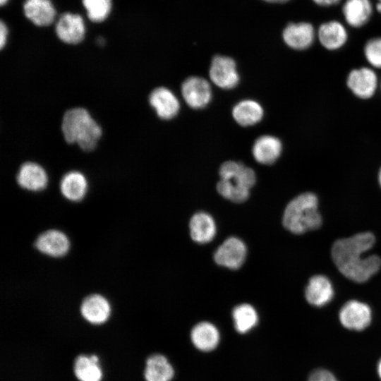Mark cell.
<instances>
[{
    "mask_svg": "<svg viewBox=\"0 0 381 381\" xmlns=\"http://www.w3.org/2000/svg\"><path fill=\"white\" fill-rule=\"evenodd\" d=\"M346 85L355 96L366 99L375 94L380 83L373 68L361 67L349 72L346 78Z\"/></svg>",
    "mask_w": 381,
    "mask_h": 381,
    "instance_id": "8992f818",
    "label": "cell"
},
{
    "mask_svg": "<svg viewBox=\"0 0 381 381\" xmlns=\"http://www.w3.org/2000/svg\"><path fill=\"white\" fill-rule=\"evenodd\" d=\"M16 179L20 187L32 191L44 189L47 183L45 170L40 164L32 162L20 166Z\"/></svg>",
    "mask_w": 381,
    "mask_h": 381,
    "instance_id": "e0dca14e",
    "label": "cell"
},
{
    "mask_svg": "<svg viewBox=\"0 0 381 381\" xmlns=\"http://www.w3.org/2000/svg\"><path fill=\"white\" fill-rule=\"evenodd\" d=\"M182 96L187 104L193 109H202L211 100L212 90L209 83L204 78L190 76L181 85Z\"/></svg>",
    "mask_w": 381,
    "mask_h": 381,
    "instance_id": "ba28073f",
    "label": "cell"
},
{
    "mask_svg": "<svg viewBox=\"0 0 381 381\" xmlns=\"http://www.w3.org/2000/svg\"><path fill=\"white\" fill-rule=\"evenodd\" d=\"M174 373L173 367L164 356L155 353L147 358L144 370L146 381H170Z\"/></svg>",
    "mask_w": 381,
    "mask_h": 381,
    "instance_id": "603a6c76",
    "label": "cell"
},
{
    "mask_svg": "<svg viewBox=\"0 0 381 381\" xmlns=\"http://www.w3.org/2000/svg\"><path fill=\"white\" fill-rule=\"evenodd\" d=\"M317 32L308 22L290 23L283 30L285 44L296 50H305L313 44Z\"/></svg>",
    "mask_w": 381,
    "mask_h": 381,
    "instance_id": "30bf717a",
    "label": "cell"
},
{
    "mask_svg": "<svg viewBox=\"0 0 381 381\" xmlns=\"http://www.w3.org/2000/svg\"><path fill=\"white\" fill-rule=\"evenodd\" d=\"M209 75L211 80L223 89L235 87L239 81L235 61L226 56H215L211 62Z\"/></svg>",
    "mask_w": 381,
    "mask_h": 381,
    "instance_id": "52a82bcc",
    "label": "cell"
},
{
    "mask_svg": "<svg viewBox=\"0 0 381 381\" xmlns=\"http://www.w3.org/2000/svg\"><path fill=\"white\" fill-rule=\"evenodd\" d=\"M232 316L236 331L241 334L250 330L258 320L256 310L252 306L247 303L235 307Z\"/></svg>",
    "mask_w": 381,
    "mask_h": 381,
    "instance_id": "4316f807",
    "label": "cell"
},
{
    "mask_svg": "<svg viewBox=\"0 0 381 381\" xmlns=\"http://www.w3.org/2000/svg\"><path fill=\"white\" fill-rule=\"evenodd\" d=\"M368 63L375 68H381V37H373L366 42L363 49Z\"/></svg>",
    "mask_w": 381,
    "mask_h": 381,
    "instance_id": "f1b7e54d",
    "label": "cell"
},
{
    "mask_svg": "<svg viewBox=\"0 0 381 381\" xmlns=\"http://www.w3.org/2000/svg\"><path fill=\"white\" fill-rule=\"evenodd\" d=\"M85 28L82 17L78 14L65 13L56 25L57 37L64 42L76 44L83 41Z\"/></svg>",
    "mask_w": 381,
    "mask_h": 381,
    "instance_id": "8fae6325",
    "label": "cell"
},
{
    "mask_svg": "<svg viewBox=\"0 0 381 381\" xmlns=\"http://www.w3.org/2000/svg\"><path fill=\"white\" fill-rule=\"evenodd\" d=\"M373 313L365 303L351 300L345 303L339 312L341 325L347 329L363 331L371 323Z\"/></svg>",
    "mask_w": 381,
    "mask_h": 381,
    "instance_id": "5b68a950",
    "label": "cell"
},
{
    "mask_svg": "<svg viewBox=\"0 0 381 381\" xmlns=\"http://www.w3.org/2000/svg\"><path fill=\"white\" fill-rule=\"evenodd\" d=\"M376 9L380 13H381V0H377L376 4Z\"/></svg>",
    "mask_w": 381,
    "mask_h": 381,
    "instance_id": "e575fe53",
    "label": "cell"
},
{
    "mask_svg": "<svg viewBox=\"0 0 381 381\" xmlns=\"http://www.w3.org/2000/svg\"><path fill=\"white\" fill-rule=\"evenodd\" d=\"M342 13L347 24L353 28H361L370 19L373 6L370 0H346Z\"/></svg>",
    "mask_w": 381,
    "mask_h": 381,
    "instance_id": "d6986e66",
    "label": "cell"
},
{
    "mask_svg": "<svg viewBox=\"0 0 381 381\" xmlns=\"http://www.w3.org/2000/svg\"><path fill=\"white\" fill-rule=\"evenodd\" d=\"M192 239L199 243L211 241L216 234L215 222L209 214L203 212L195 214L189 223Z\"/></svg>",
    "mask_w": 381,
    "mask_h": 381,
    "instance_id": "44dd1931",
    "label": "cell"
},
{
    "mask_svg": "<svg viewBox=\"0 0 381 381\" xmlns=\"http://www.w3.org/2000/svg\"><path fill=\"white\" fill-rule=\"evenodd\" d=\"M307 302L315 307H322L334 297V289L330 280L325 275L316 274L310 278L305 289Z\"/></svg>",
    "mask_w": 381,
    "mask_h": 381,
    "instance_id": "7c38bea8",
    "label": "cell"
},
{
    "mask_svg": "<svg viewBox=\"0 0 381 381\" xmlns=\"http://www.w3.org/2000/svg\"><path fill=\"white\" fill-rule=\"evenodd\" d=\"M220 181L217 184L218 193L234 202L246 201L250 189L255 183V171L241 162L227 161L219 169Z\"/></svg>",
    "mask_w": 381,
    "mask_h": 381,
    "instance_id": "277c9868",
    "label": "cell"
},
{
    "mask_svg": "<svg viewBox=\"0 0 381 381\" xmlns=\"http://www.w3.org/2000/svg\"><path fill=\"white\" fill-rule=\"evenodd\" d=\"M96 355H78L74 360L73 371L79 381H100L102 371Z\"/></svg>",
    "mask_w": 381,
    "mask_h": 381,
    "instance_id": "cb8c5ba5",
    "label": "cell"
},
{
    "mask_svg": "<svg viewBox=\"0 0 381 381\" xmlns=\"http://www.w3.org/2000/svg\"><path fill=\"white\" fill-rule=\"evenodd\" d=\"M8 0H0V5L2 6L7 2Z\"/></svg>",
    "mask_w": 381,
    "mask_h": 381,
    "instance_id": "8d00e7d4",
    "label": "cell"
},
{
    "mask_svg": "<svg viewBox=\"0 0 381 381\" xmlns=\"http://www.w3.org/2000/svg\"><path fill=\"white\" fill-rule=\"evenodd\" d=\"M377 373L379 378L381 380V358L379 359L377 364Z\"/></svg>",
    "mask_w": 381,
    "mask_h": 381,
    "instance_id": "d6a6232c",
    "label": "cell"
},
{
    "mask_svg": "<svg viewBox=\"0 0 381 381\" xmlns=\"http://www.w3.org/2000/svg\"><path fill=\"white\" fill-rule=\"evenodd\" d=\"M87 183L85 176L76 171L66 174L60 183L63 195L72 201H79L83 198L87 190Z\"/></svg>",
    "mask_w": 381,
    "mask_h": 381,
    "instance_id": "d4e9b609",
    "label": "cell"
},
{
    "mask_svg": "<svg viewBox=\"0 0 381 381\" xmlns=\"http://www.w3.org/2000/svg\"><path fill=\"white\" fill-rule=\"evenodd\" d=\"M317 37L324 48L334 51L341 48L346 43L348 32L345 26L340 22L329 20L319 26Z\"/></svg>",
    "mask_w": 381,
    "mask_h": 381,
    "instance_id": "5bb4252c",
    "label": "cell"
},
{
    "mask_svg": "<svg viewBox=\"0 0 381 381\" xmlns=\"http://www.w3.org/2000/svg\"><path fill=\"white\" fill-rule=\"evenodd\" d=\"M23 10L25 16L37 26L49 25L56 14L50 0H26Z\"/></svg>",
    "mask_w": 381,
    "mask_h": 381,
    "instance_id": "ffe728a7",
    "label": "cell"
},
{
    "mask_svg": "<svg viewBox=\"0 0 381 381\" xmlns=\"http://www.w3.org/2000/svg\"><path fill=\"white\" fill-rule=\"evenodd\" d=\"M375 243V236L368 231L340 238L332 247V260L345 277L354 282L363 283L381 267V259L378 255H364Z\"/></svg>",
    "mask_w": 381,
    "mask_h": 381,
    "instance_id": "6da1fadb",
    "label": "cell"
},
{
    "mask_svg": "<svg viewBox=\"0 0 381 381\" xmlns=\"http://www.w3.org/2000/svg\"><path fill=\"white\" fill-rule=\"evenodd\" d=\"M380 90H381V80L380 82Z\"/></svg>",
    "mask_w": 381,
    "mask_h": 381,
    "instance_id": "74e56055",
    "label": "cell"
},
{
    "mask_svg": "<svg viewBox=\"0 0 381 381\" xmlns=\"http://www.w3.org/2000/svg\"><path fill=\"white\" fill-rule=\"evenodd\" d=\"M83 4L87 10L89 19L95 23L104 20L111 8V0H83Z\"/></svg>",
    "mask_w": 381,
    "mask_h": 381,
    "instance_id": "83f0119b",
    "label": "cell"
},
{
    "mask_svg": "<svg viewBox=\"0 0 381 381\" xmlns=\"http://www.w3.org/2000/svg\"><path fill=\"white\" fill-rule=\"evenodd\" d=\"M246 246L239 238L230 237L226 239L214 253L215 262L231 270L241 267L246 256Z\"/></svg>",
    "mask_w": 381,
    "mask_h": 381,
    "instance_id": "9c48e42d",
    "label": "cell"
},
{
    "mask_svg": "<svg viewBox=\"0 0 381 381\" xmlns=\"http://www.w3.org/2000/svg\"><path fill=\"white\" fill-rule=\"evenodd\" d=\"M190 337L194 346L202 351L214 349L219 341L218 329L208 322H202L194 326Z\"/></svg>",
    "mask_w": 381,
    "mask_h": 381,
    "instance_id": "7402d4cb",
    "label": "cell"
},
{
    "mask_svg": "<svg viewBox=\"0 0 381 381\" xmlns=\"http://www.w3.org/2000/svg\"><path fill=\"white\" fill-rule=\"evenodd\" d=\"M149 102L157 116L164 120L175 117L180 109L179 99L168 88L157 87L149 96Z\"/></svg>",
    "mask_w": 381,
    "mask_h": 381,
    "instance_id": "4fadbf2b",
    "label": "cell"
},
{
    "mask_svg": "<svg viewBox=\"0 0 381 381\" xmlns=\"http://www.w3.org/2000/svg\"><path fill=\"white\" fill-rule=\"evenodd\" d=\"M282 221L284 226L296 234L318 229L322 224V216L317 196L306 192L295 197L286 205Z\"/></svg>",
    "mask_w": 381,
    "mask_h": 381,
    "instance_id": "3957f363",
    "label": "cell"
},
{
    "mask_svg": "<svg viewBox=\"0 0 381 381\" xmlns=\"http://www.w3.org/2000/svg\"><path fill=\"white\" fill-rule=\"evenodd\" d=\"M80 313L90 323L100 325L108 320L111 313V307L104 296L92 294L87 296L82 302Z\"/></svg>",
    "mask_w": 381,
    "mask_h": 381,
    "instance_id": "2e32d148",
    "label": "cell"
},
{
    "mask_svg": "<svg viewBox=\"0 0 381 381\" xmlns=\"http://www.w3.org/2000/svg\"><path fill=\"white\" fill-rule=\"evenodd\" d=\"M8 29L4 23L1 20L0 23V47L3 49L6 43Z\"/></svg>",
    "mask_w": 381,
    "mask_h": 381,
    "instance_id": "4dcf8cb0",
    "label": "cell"
},
{
    "mask_svg": "<svg viewBox=\"0 0 381 381\" xmlns=\"http://www.w3.org/2000/svg\"><path fill=\"white\" fill-rule=\"evenodd\" d=\"M35 246L39 251L47 255L61 257L68 250L69 241L61 231L51 229L41 234Z\"/></svg>",
    "mask_w": 381,
    "mask_h": 381,
    "instance_id": "9a60e30c",
    "label": "cell"
},
{
    "mask_svg": "<svg viewBox=\"0 0 381 381\" xmlns=\"http://www.w3.org/2000/svg\"><path fill=\"white\" fill-rule=\"evenodd\" d=\"M263 1L269 2V3L278 4V3H285V2L289 1L290 0H263Z\"/></svg>",
    "mask_w": 381,
    "mask_h": 381,
    "instance_id": "836d02e7",
    "label": "cell"
},
{
    "mask_svg": "<svg viewBox=\"0 0 381 381\" xmlns=\"http://www.w3.org/2000/svg\"><path fill=\"white\" fill-rule=\"evenodd\" d=\"M61 131L68 143H76L85 152L93 150L102 136L100 126L82 107L72 108L64 113Z\"/></svg>",
    "mask_w": 381,
    "mask_h": 381,
    "instance_id": "7a4b0ae2",
    "label": "cell"
},
{
    "mask_svg": "<svg viewBox=\"0 0 381 381\" xmlns=\"http://www.w3.org/2000/svg\"><path fill=\"white\" fill-rule=\"evenodd\" d=\"M315 4L320 6H331L339 3L341 0H312Z\"/></svg>",
    "mask_w": 381,
    "mask_h": 381,
    "instance_id": "1f68e13d",
    "label": "cell"
},
{
    "mask_svg": "<svg viewBox=\"0 0 381 381\" xmlns=\"http://www.w3.org/2000/svg\"><path fill=\"white\" fill-rule=\"evenodd\" d=\"M282 144L277 137L265 135L254 143L252 152L255 159L262 164H271L279 157Z\"/></svg>",
    "mask_w": 381,
    "mask_h": 381,
    "instance_id": "ac0fdd59",
    "label": "cell"
},
{
    "mask_svg": "<svg viewBox=\"0 0 381 381\" xmlns=\"http://www.w3.org/2000/svg\"><path fill=\"white\" fill-rule=\"evenodd\" d=\"M308 381H339L329 370L318 368L313 370L308 376Z\"/></svg>",
    "mask_w": 381,
    "mask_h": 381,
    "instance_id": "f546056e",
    "label": "cell"
},
{
    "mask_svg": "<svg viewBox=\"0 0 381 381\" xmlns=\"http://www.w3.org/2000/svg\"><path fill=\"white\" fill-rule=\"evenodd\" d=\"M261 105L252 99L242 100L232 110L235 121L241 126H248L258 123L263 116Z\"/></svg>",
    "mask_w": 381,
    "mask_h": 381,
    "instance_id": "484cf974",
    "label": "cell"
},
{
    "mask_svg": "<svg viewBox=\"0 0 381 381\" xmlns=\"http://www.w3.org/2000/svg\"><path fill=\"white\" fill-rule=\"evenodd\" d=\"M378 182H379V184H380V186L381 188V167L379 170V172H378Z\"/></svg>",
    "mask_w": 381,
    "mask_h": 381,
    "instance_id": "d590c367",
    "label": "cell"
}]
</instances>
